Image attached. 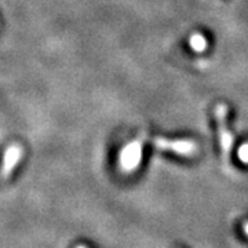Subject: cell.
<instances>
[{"mask_svg": "<svg viewBox=\"0 0 248 248\" xmlns=\"http://www.w3.org/2000/svg\"><path fill=\"white\" fill-rule=\"evenodd\" d=\"M214 116L217 122V130L221 146V159L225 164L231 161V153L233 148V134L228 125V107L225 104H218L214 109Z\"/></svg>", "mask_w": 248, "mask_h": 248, "instance_id": "obj_1", "label": "cell"}, {"mask_svg": "<svg viewBox=\"0 0 248 248\" xmlns=\"http://www.w3.org/2000/svg\"><path fill=\"white\" fill-rule=\"evenodd\" d=\"M152 143L159 151L172 152L179 156H193L199 151V146L192 140H167L163 137L152 138Z\"/></svg>", "mask_w": 248, "mask_h": 248, "instance_id": "obj_2", "label": "cell"}, {"mask_svg": "<svg viewBox=\"0 0 248 248\" xmlns=\"http://www.w3.org/2000/svg\"><path fill=\"white\" fill-rule=\"evenodd\" d=\"M24 155V149L21 145L18 143H13L10 145L9 148L6 149V153H4V157H3V166H1V177L3 178H9L11 175V172L14 171L16 166L19 163V160Z\"/></svg>", "mask_w": 248, "mask_h": 248, "instance_id": "obj_3", "label": "cell"}, {"mask_svg": "<svg viewBox=\"0 0 248 248\" xmlns=\"http://www.w3.org/2000/svg\"><path fill=\"white\" fill-rule=\"evenodd\" d=\"M141 159V145L138 142L130 143L128 146H125L120 155V166L125 171L134 170Z\"/></svg>", "mask_w": 248, "mask_h": 248, "instance_id": "obj_4", "label": "cell"}, {"mask_svg": "<svg viewBox=\"0 0 248 248\" xmlns=\"http://www.w3.org/2000/svg\"><path fill=\"white\" fill-rule=\"evenodd\" d=\"M190 46L195 48L196 51H203L207 46V42L202 35H193L190 39Z\"/></svg>", "mask_w": 248, "mask_h": 248, "instance_id": "obj_5", "label": "cell"}, {"mask_svg": "<svg viewBox=\"0 0 248 248\" xmlns=\"http://www.w3.org/2000/svg\"><path fill=\"white\" fill-rule=\"evenodd\" d=\"M239 156L241 161H244V163H248V145H244V146H241L239 151Z\"/></svg>", "mask_w": 248, "mask_h": 248, "instance_id": "obj_6", "label": "cell"}, {"mask_svg": "<svg viewBox=\"0 0 248 248\" xmlns=\"http://www.w3.org/2000/svg\"><path fill=\"white\" fill-rule=\"evenodd\" d=\"M244 232H246V234L248 236V222L246 223V225H244Z\"/></svg>", "mask_w": 248, "mask_h": 248, "instance_id": "obj_7", "label": "cell"}]
</instances>
